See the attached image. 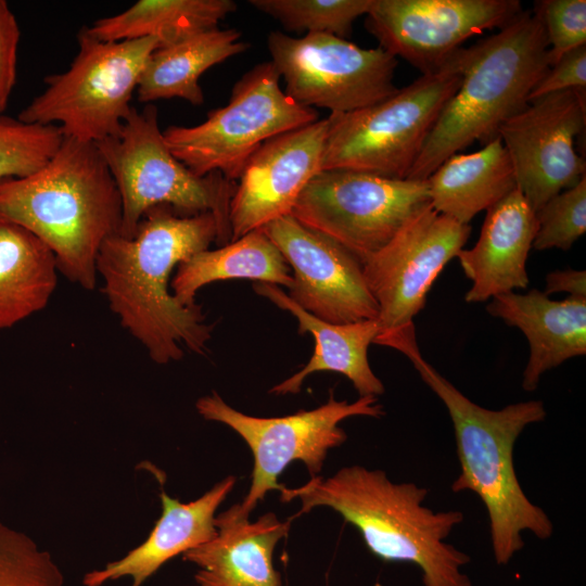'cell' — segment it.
I'll use <instances>...</instances> for the list:
<instances>
[{"mask_svg": "<svg viewBox=\"0 0 586 586\" xmlns=\"http://www.w3.org/2000/svg\"><path fill=\"white\" fill-rule=\"evenodd\" d=\"M216 242L226 245L212 213L182 215L169 205L149 208L135 233L109 237L97 257L111 310L158 365L182 359L184 348L206 355L213 326L202 306L182 305L169 292L175 267Z\"/></svg>", "mask_w": 586, "mask_h": 586, "instance_id": "cell-1", "label": "cell"}, {"mask_svg": "<svg viewBox=\"0 0 586 586\" xmlns=\"http://www.w3.org/2000/svg\"><path fill=\"white\" fill-rule=\"evenodd\" d=\"M428 495L429 489L416 483H396L382 470L358 464L280 491L282 502H301L297 515L331 508L358 530L374 556L419 566L423 586H472L462 571L470 556L446 542L464 515L423 506Z\"/></svg>", "mask_w": 586, "mask_h": 586, "instance_id": "cell-2", "label": "cell"}, {"mask_svg": "<svg viewBox=\"0 0 586 586\" xmlns=\"http://www.w3.org/2000/svg\"><path fill=\"white\" fill-rule=\"evenodd\" d=\"M122 200L94 143L64 137L39 170L0 180V221L30 231L53 252L58 270L92 291L102 243L118 233Z\"/></svg>", "mask_w": 586, "mask_h": 586, "instance_id": "cell-3", "label": "cell"}, {"mask_svg": "<svg viewBox=\"0 0 586 586\" xmlns=\"http://www.w3.org/2000/svg\"><path fill=\"white\" fill-rule=\"evenodd\" d=\"M398 352L408 357L448 411L460 464L450 489L473 492L484 504L495 562L508 564L524 547L523 532H531L542 540L550 538L553 524L545 510L523 492L513 463L514 445L523 430L545 420L544 403L526 400L498 410L484 408L423 358L417 337L403 344Z\"/></svg>", "mask_w": 586, "mask_h": 586, "instance_id": "cell-4", "label": "cell"}, {"mask_svg": "<svg viewBox=\"0 0 586 586\" xmlns=\"http://www.w3.org/2000/svg\"><path fill=\"white\" fill-rule=\"evenodd\" d=\"M548 42L538 16L522 11L496 34L470 48L461 47L453 61L461 76L429 133L407 179H426L446 158L474 141L486 144L520 112L548 71Z\"/></svg>", "mask_w": 586, "mask_h": 586, "instance_id": "cell-5", "label": "cell"}, {"mask_svg": "<svg viewBox=\"0 0 586 586\" xmlns=\"http://www.w3.org/2000/svg\"><path fill=\"white\" fill-rule=\"evenodd\" d=\"M78 52L69 67L44 78L46 88L17 118L55 125L64 137L98 143L117 135L132 111L130 101L155 37L103 41L87 27L78 35Z\"/></svg>", "mask_w": 586, "mask_h": 586, "instance_id": "cell-6", "label": "cell"}, {"mask_svg": "<svg viewBox=\"0 0 586 586\" xmlns=\"http://www.w3.org/2000/svg\"><path fill=\"white\" fill-rule=\"evenodd\" d=\"M118 188L122 200L119 234L130 238L143 214L169 205L182 215L212 213L226 244L230 242L229 208L235 181L220 173L198 176L167 146L155 105L135 107L119 132L94 143Z\"/></svg>", "mask_w": 586, "mask_h": 586, "instance_id": "cell-7", "label": "cell"}, {"mask_svg": "<svg viewBox=\"0 0 586 586\" xmlns=\"http://www.w3.org/2000/svg\"><path fill=\"white\" fill-rule=\"evenodd\" d=\"M461 76L450 58L441 71L370 106L330 113L321 170L345 169L407 179Z\"/></svg>", "mask_w": 586, "mask_h": 586, "instance_id": "cell-8", "label": "cell"}, {"mask_svg": "<svg viewBox=\"0 0 586 586\" xmlns=\"http://www.w3.org/2000/svg\"><path fill=\"white\" fill-rule=\"evenodd\" d=\"M279 82L270 61L255 65L234 84L228 104L209 111L203 123L163 131L170 152L198 176L238 180L265 141L318 120L315 109L295 102Z\"/></svg>", "mask_w": 586, "mask_h": 586, "instance_id": "cell-9", "label": "cell"}, {"mask_svg": "<svg viewBox=\"0 0 586 586\" xmlns=\"http://www.w3.org/2000/svg\"><path fill=\"white\" fill-rule=\"evenodd\" d=\"M195 408L205 420L226 424L237 432L253 454L251 486L239 502L246 515L268 492L282 489L278 479L291 462H303L310 477L320 475L328 453L347 440L341 421L357 416L381 418L385 415L375 396H359L348 403L336 400L332 392L323 405L284 417L246 415L228 405L216 391L200 397Z\"/></svg>", "mask_w": 586, "mask_h": 586, "instance_id": "cell-10", "label": "cell"}, {"mask_svg": "<svg viewBox=\"0 0 586 586\" xmlns=\"http://www.w3.org/2000/svg\"><path fill=\"white\" fill-rule=\"evenodd\" d=\"M428 205L426 179L332 169L321 170L309 181L291 215L339 242L362 263Z\"/></svg>", "mask_w": 586, "mask_h": 586, "instance_id": "cell-11", "label": "cell"}, {"mask_svg": "<svg viewBox=\"0 0 586 586\" xmlns=\"http://www.w3.org/2000/svg\"><path fill=\"white\" fill-rule=\"evenodd\" d=\"M267 47L285 93L306 107L349 113L398 90L397 59L380 47L366 49L323 33L295 38L282 31H271Z\"/></svg>", "mask_w": 586, "mask_h": 586, "instance_id": "cell-12", "label": "cell"}, {"mask_svg": "<svg viewBox=\"0 0 586 586\" xmlns=\"http://www.w3.org/2000/svg\"><path fill=\"white\" fill-rule=\"evenodd\" d=\"M470 233V225L459 224L428 205L362 262L367 286L379 307V334L374 344L392 347L396 341L416 332L415 316L422 310L434 281L463 249Z\"/></svg>", "mask_w": 586, "mask_h": 586, "instance_id": "cell-13", "label": "cell"}, {"mask_svg": "<svg viewBox=\"0 0 586 586\" xmlns=\"http://www.w3.org/2000/svg\"><path fill=\"white\" fill-rule=\"evenodd\" d=\"M521 12L518 0H372L365 25L380 48L426 75L470 37L500 29Z\"/></svg>", "mask_w": 586, "mask_h": 586, "instance_id": "cell-14", "label": "cell"}, {"mask_svg": "<svg viewBox=\"0 0 586 586\" xmlns=\"http://www.w3.org/2000/svg\"><path fill=\"white\" fill-rule=\"evenodd\" d=\"M585 116V89H569L531 100L499 127L517 188L535 213L585 176L574 149Z\"/></svg>", "mask_w": 586, "mask_h": 586, "instance_id": "cell-15", "label": "cell"}, {"mask_svg": "<svg viewBox=\"0 0 586 586\" xmlns=\"http://www.w3.org/2000/svg\"><path fill=\"white\" fill-rule=\"evenodd\" d=\"M260 229L293 269L288 295L298 306L336 324L378 319V304L354 253L291 214Z\"/></svg>", "mask_w": 586, "mask_h": 586, "instance_id": "cell-16", "label": "cell"}, {"mask_svg": "<svg viewBox=\"0 0 586 586\" xmlns=\"http://www.w3.org/2000/svg\"><path fill=\"white\" fill-rule=\"evenodd\" d=\"M328 117L265 141L247 160L230 202V242L291 214L321 171Z\"/></svg>", "mask_w": 586, "mask_h": 586, "instance_id": "cell-17", "label": "cell"}, {"mask_svg": "<svg viewBox=\"0 0 586 586\" xmlns=\"http://www.w3.org/2000/svg\"><path fill=\"white\" fill-rule=\"evenodd\" d=\"M234 504L215 517L218 534L186 551L182 559L198 570L199 586H282L273 566V551L291 527L292 519L280 521L267 512L255 521Z\"/></svg>", "mask_w": 586, "mask_h": 586, "instance_id": "cell-18", "label": "cell"}, {"mask_svg": "<svg viewBox=\"0 0 586 586\" xmlns=\"http://www.w3.org/2000/svg\"><path fill=\"white\" fill-rule=\"evenodd\" d=\"M537 229L536 213L518 188L486 211L479 240L456 256L472 281L466 302L483 303L527 288L525 266Z\"/></svg>", "mask_w": 586, "mask_h": 586, "instance_id": "cell-19", "label": "cell"}, {"mask_svg": "<svg viewBox=\"0 0 586 586\" xmlns=\"http://www.w3.org/2000/svg\"><path fill=\"white\" fill-rule=\"evenodd\" d=\"M234 485L235 476L228 475L189 502L173 498L162 489V514L148 538L123 558L86 573L82 585L103 586L127 576L130 586H142L170 559L212 540L218 534L215 513Z\"/></svg>", "mask_w": 586, "mask_h": 586, "instance_id": "cell-20", "label": "cell"}, {"mask_svg": "<svg viewBox=\"0 0 586 586\" xmlns=\"http://www.w3.org/2000/svg\"><path fill=\"white\" fill-rule=\"evenodd\" d=\"M486 310L520 329L528 341L530 356L522 375L526 392L537 388L545 372L586 354V298L555 301L533 289L497 295Z\"/></svg>", "mask_w": 586, "mask_h": 586, "instance_id": "cell-21", "label": "cell"}, {"mask_svg": "<svg viewBox=\"0 0 586 586\" xmlns=\"http://www.w3.org/2000/svg\"><path fill=\"white\" fill-rule=\"evenodd\" d=\"M256 294L268 298L279 308L291 313L298 322V333H310L315 351L308 362L296 373L272 386L276 395L297 394L305 379L322 371L345 375L359 396L384 393L382 381L373 373L368 360V347L379 334L377 319L336 324L321 320L298 306L280 286L255 282Z\"/></svg>", "mask_w": 586, "mask_h": 586, "instance_id": "cell-22", "label": "cell"}, {"mask_svg": "<svg viewBox=\"0 0 586 586\" xmlns=\"http://www.w3.org/2000/svg\"><path fill=\"white\" fill-rule=\"evenodd\" d=\"M430 205L462 225L517 189L509 154L499 137L473 153H456L428 178Z\"/></svg>", "mask_w": 586, "mask_h": 586, "instance_id": "cell-23", "label": "cell"}, {"mask_svg": "<svg viewBox=\"0 0 586 586\" xmlns=\"http://www.w3.org/2000/svg\"><path fill=\"white\" fill-rule=\"evenodd\" d=\"M235 28L218 27L170 46L157 47L150 55L137 86V98L149 103L180 98L192 105L204 102L200 77L208 68L242 53L247 44Z\"/></svg>", "mask_w": 586, "mask_h": 586, "instance_id": "cell-24", "label": "cell"}, {"mask_svg": "<svg viewBox=\"0 0 586 586\" xmlns=\"http://www.w3.org/2000/svg\"><path fill=\"white\" fill-rule=\"evenodd\" d=\"M252 279L292 286L290 267L262 229L253 230L216 250H203L177 266L173 295L184 306L195 305L196 292L218 280Z\"/></svg>", "mask_w": 586, "mask_h": 586, "instance_id": "cell-25", "label": "cell"}, {"mask_svg": "<svg viewBox=\"0 0 586 586\" xmlns=\"http://www.w3.org/2000/svg\"><path fill=\"white\" fill-rule=\"evenodd\" d=\"M53 252L25 228L0 221V329L42 310L58 284Z\"/></svg>", "mask_w": 586, "mask_h": 586, "instance_id": "cell-26", "label": "cell"}, {"mask_svg": "<svg viewBox=\"0 0 586 586\" xmlns=\"http://www.w3.org/2000/svg\"><path fill=\"white\" fill-rule=\"evenodd\" d=\"M235 10L232 0H140L87 30L103 41L155 37L158 47H165L218 27Z\"/></svg>", "mask_w": 586, "mask_h": 586, "instance_id": "cell-27", "label": "cell"}, {"mask_svg": "<svg viewBox=\"0 0 586 586\" xmlns=\"http://www.w3.org/2000/svg\"><path fill=\"white\" fill-rule=\"evenodd\" d=\"M372 0H250L256 10L277 20L286 30L323 33L341 38L367 14Z\"/></svg>", "mask_w": 586, "mask_h": 586, "instance_id": "cell-28", "label": "cell"}, {"mask_svg": "<svg viewBox=\"0 0 586 586\" xmlns=\"http://www.w3.org/2000/svg\"><path fill=\"white\" fill-rule=\"evenodd\" d=\"M64 135L55 125L25 123L0 114V180L26 177L42 168Z\"/></svg>", "mask_w": 586, "mask_h": 586, "instance_id": "cell-29", "label": "cell"}, {"mask_svg": "<svg viewBox=\"0 0 586 586\" xmlns=\"http://www.w3.org/2000/svg\"><path fill=\"white\" fill-rule=\"evenodd\" d=\"M64 582L49 551L0 522V586H64Z\"/></svg>", "mask_w": 586, "mask_h": 586, "instance_id": "cell-30", "label": "cell"}, {"mask_svg": "<svg viewBox=\"0 0 586 586\" xmlns=\"http://www.w3.org/2000/svg\"><path fill=\"white\" fill-rule=\"evenodd\" d=\"M536 218L535 250H570L586 231V177L546 202Z\"/></svg>", "mask_w": 586, "mask_h": 586, "instance_id": "cell-31", "label": "cell"}, {"mask_svg": "<svg viewBox=\"0 0 586 586\" xmlns=\"http://www.w3.org/2000/svg\"><path fill=\"white\" fill-rule=\"evenodd\" d=\"M533 11L545 30L549 66L566 52L586 46L585 0L536 1Z\"/></svg>", "mask_w": 586, "mask_h": 586, "instance_id": "cell-32", "label": "cell"}, {"mask_svg": "<svg viewBox=\"0 0 586 586\" xmlns=\"http://www.w3.org/2000/svg\"><path fill=\"white\" fill-rule=\"evenodd\" d=\"M586 88V46L563 54L548 68L532 90L528 102L536 98L569 89Z\"/></svg>", "mask_w": 586, "mask_h": 586, "instance_id": "cell-33", "label": "cell"}, {"mask_svg": "<svg viewBox=\"0 0 586 586\" xmlns=\"http://www.w3.org/2000/svg\"><path fill=\"white\" fill-rule=\"evenodd\" d=\"M21 30L5 0H0V114L8 105L16 80Z\"/></svg>", "mask_w": 586, "mask_h": 586, "instance_id": "cell-34", "label": "cell"}, {"mask_svg": "<svg viewBox=\"0 0 586 586\" xmlns=\"http://www.w3.org/2000/svg\"><path fill=\"white\" fill-rule=\"evenodd\" d=\"M566 292L569 296L586 298L585 270H555L546 276L545 294Z\"/></svg>", "mask_w": 586, "mask_h": 586, "instance_id": "cell-35", "label": "cell"}, {"mask_svg": "<svg viewBox=\"0 0 586 586\" xmlns=\"http://www.w3.org/2000/svg\"><path fill=\"white\" fill-rule=\"evenodd\" d=\"M190 586H199V585L195 584V585H190Z\"/></svg>", "mask_w": 586, "mask_h": 586, "instance_id": "cell-36", "label": "cell"}]
</instances>
